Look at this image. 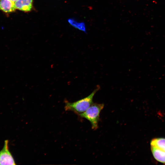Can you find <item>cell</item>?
<instances>
[{
    "label": "cell",
    "instance_id": "1",
    "mask_svg": "<svg viewBox=\"0 0 165 165\" xmlns=\"http://www.w3.org/2000/svg\"><path fill=\"white\" fill-rule=\"evenodd\" d=\"M99 89L100 86H98L89 95L75 102H66L65 110L73 111L79 114L83 112L93 103L94 96Z\"/></svg>",
    "mask_w": 165,
    "mask_h": 165
},
{
    "label": "cell",
    "instance_id": "2",
    "mask_svg": "<svg viewBox=\"0 0 165 165\" xmlns=\"http://www.w3.org/2000/svg\"><path fill=\"white\" fill-rule=\"evenodd\" d=\"M104 105L103 104L93 103L85 111L79 115L81 117L89 121L92 129L96 130L98 128L100 113Z\"/></svg>",
    "mask_w": 165,
    "mask_h": 165
},
{
    "label": "cell",
    "instance_id": "3",
    "mask_svg": "<svg viewBox=\"0 0 165 165\" xmlns=\"http://www.w3.org/2000/svg\"><path fill=\"white\" fill-rule=\"evenodd\" d=\"M9 140L5 141L2 149L0 151V165H16L14 159L9 150Z\"/></svg>",
    "mask_w": 165,
    "mask_h": 165
},
{
    "label": "cell",
    "instance_id": "4",
    "mask_svg": "<svg viewBox=\"0 0 165 165\" xmlns=\"http://www.w3.org/2000/svg\"><path fill=\"white\" fill-rule=\"evenodd\" d=\"M33 0H18L15 2L16 9L28 12L32 7Z\"/></svg>",
    "mask_w": 165,
    "mask_h": 165
},
{
    "label": "cell",
    "instance_id": "5",
    "mask_svg": "<svg viewBox=\"0 0 165 165\" xmlns=\"http://www.w3.org/2000/svg\"><path fill=\"white\" fill-rule=\"evenodd\" d=\"M15 2L11 0H0V10L7 13L15 11Z\"/></svg>",
    "mask_w": 165,
    "mask_h": 165
},
{
    "label": "cell",
    "instance_id": "6",
    "mask_svg": "<svg viewBox=\"0 0 165 165\" xmlns=\"http://www.w3.org/2000/svg\"><path fill=\"white\" fill-rule=\"evenodd\" d=\"M153 156L157 161L165 164V152L151 145Z\"/></svg>",
    "mask_w": 165,
    "mask_h": 165
},
{
    "label": "cell",
    "instance_id": "7",
    "mask_svg": "<svg viewBox=\"0 0 165 165\" xmlns=\"http://www.w3.org/2000/svg\"><path fill=\"white\" fill-rule=\"evenodd\" d=\"M150 145L165 152V138H153L151 141Z\"/></svg>",
    "mask_w": 165,
    "mask_h": 165
},
{
    "label": "cell",
    "instance_id": "8",
    "mask_svg": "<svg viewBox=\"0 0 165 165\" xmlns=\"http://www.w3.org/2000/svg\"><path fill=\"white\" fill-rule=\"evenodd\" d=\"M69 22L72 24L73 26L75 27H76L77 28H79V29L83 31H85V26L84 24L83 23H77L75 21H73V20H69Z\"/></svg>",
    "mask_w": 165,
    "mask_h": 165
},
{
    "label": "cell",
    "instance_id": "9",
    "mask_svg": "<svg viewBox=\"0 0 165 165\" xmlns=\"http://www.w3.org/2000/svg\"><path fill=\"white\" fill-rule=\"evenodd\" d=\"M11 1H12V2H16L18 0H11Z\"/></svg>",
    "mask_w": 165,
    "mask_h": 165
}]
</instances>
